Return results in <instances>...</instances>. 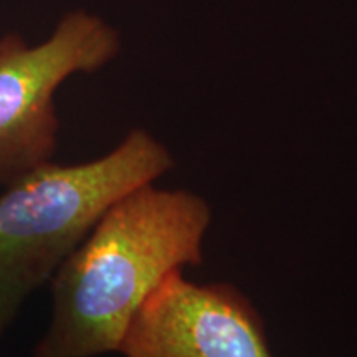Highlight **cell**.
<instances>
[{
  "instance_id": "3",
  "label": "cell",
  "mask_w": 357,
  "mask_h": 357,
  "mask_svg": "<svg viewBox=\"0 0 357 357\" xmlns=\"http://www.w3.org/2000/svg\"><path fill=\"white\" fill-rule=\"evenodd\" d=\"M118 50L114 30L84 12L66 15L35 47L13 33L0 38V189L52 160L60 84L102 68Z\"/></svg>"
},
{
  "instance_id": "1",
  "label": "cell",
  "mask_w": 357,
  "mask_h": 357,
  "mask_svg": "<svg viewBox=\"0 0 357 357\" xmlns=\"http://www.w3.org/2000/svg\"><path fill=\"white\" fill-rule=\"evenodd\" d=\"M207 200L137 187L102 213L52 283V314L33 357L118 352L136 312L167 276L204 263Z\"/></svg>"
},
{
  "instance_id": "2",
  "label": "cell",
  "mask_w": 357,
  "mask_h": 357,
  "mask_svg": "<svg viewBox=\"0 0 357 357\" xmlns=\"http://www.w3.org/2000/svg\"><path fill=\"white\" fill-rule=\"evenodd\" d=\"M162 142L134 129L111 153L79 164L53 160L0 194V337L30 294L48 283L102 213L174 167Z\"/></svg>"
},
{
  "instance_id": "4",
  "label": "cell",
  "mask_w": 357,
  "mask_h": 357,
  "mask_svg": "<svg viewBox=\"0 0 357 357\" xmlns=\"http://www.w3.org/2000/svg\"><path fill=\"white\" fill-rule=\"evenodd\" d=\"M123 357H275L260 312L230 283L167 276L136 312Z\"/></svg>"
}]
</instances>
